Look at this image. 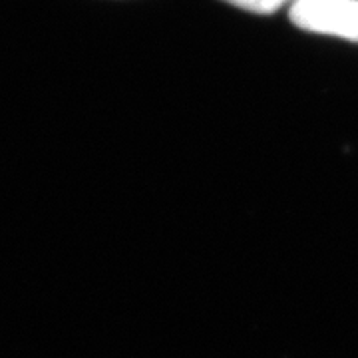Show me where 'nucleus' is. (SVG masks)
Returning a JSON list of instances; mask_svg holds the SVG:
<instances>
[{"mask_svg": "<svg viewBox=\"0 0 358 358\" xmlns=\"http://www.w3.org/2000/svg\"><path fill=\"white\" fill-rule=\"evenodd\" d=\"M291 20L307 32L358 42V0H293Z\"/></svg>", "mask_w": 358, "mask_h": 358, "instance_id": "1", "label": "nucleus"}, {"mask_svg": "<svg viewBox=\"0 0 358 358\" xmlns=\"http://www.w3.org/2000/svg\"><path fill=\"white\" fill-rule=\"evenodd\" d=\"M227 4H233L241 10L255 14H273L277 13L279 8H282L285 4L293 2V0H223Z\"/></svg>", "mask_w": 358, "mask_h": 358, "instance_id": "2", "label": "nucleus"}]
</instances>
